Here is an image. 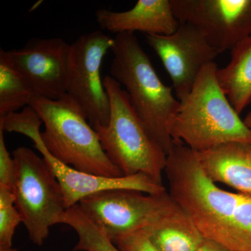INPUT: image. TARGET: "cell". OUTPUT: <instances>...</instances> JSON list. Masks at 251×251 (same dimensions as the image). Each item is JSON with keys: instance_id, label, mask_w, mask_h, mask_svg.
Wrapping results in <instances>:
<instances>
[{"instance_id": "cell-1", "label": "cell", "mask_w": 251, "mask_h": 251, "mask_svg": "<svg viewBox=\"0 0 251 251\" xmlns=\"http://www.w3.org/2000/svg\"><path fill=\"white\" fill-rule=\"evenodd\" d=\"M174 142L165 173L173 200L202 235L231 251H251V194L224 191L206 176L196 153Z\"/></svg>"}, {"instance_id": "cell-2", "label": "cell", "mask_w": 251, "mask_h": 251, "mask_svg": "<svg viewBox=\"0 0 251 251\" xmlns=\"http://www.w3.org/2000/svg\"><path fill=\"white\" fill-rule=\"evenodd\" d=\"M215 62L198 75L191 93L168 122L173 141L202 152L230 142L251 143V132L221 90Z\"/></svg>"}, {"instance_id": "cell-3", "label": "cell", "mask_w": 251, "mask_h": 251, "mask_svg": "<svg viewBox=\"0 0 251 251\" xmlns=\"http://www.w3.org/2000/svg\"><path fill=\"white\" fill-rule=\"evenodd\" d=\"M111 50V76L125 87L149 135L168 156L174 145L168 122L181 102L162 82L134 33L116 34Z\"/></svg>"}, {"instance_id": "cell-4", "label": "cell", "mask_w": 251, "mask_h": 251, "mask_svg": "<svg viewBox=\"0 0 251 251\" xmlns=\"http://www.w3.org/2000/svg\"><path fill=\"white\" fill-rule=\"evenodd\" d=\"M45 129L41 138L59 161L88 174L120 177L125 175L109 159L85 113L67 94L57 100L35 95L30 105Z\"/></svg>"}, {"instance_id": "cell-5", "label": "cell", "mask_w": 251, "mask_h": 251, "mask_svg": "<svg viewBox=\"0 0 251 251\" xmlns=\"http://www.w3.org/2000/svg\"><path fill=\"white\" fill-rule=\"evenodd\" d=\"M110 105L108 125L97 126L104 151L125 176L144 173L163 185L167 155L151 138L125 90L111 75L103 79Z\"/></svg>"}, {"instance_id": "cell-6", "label": "cell", "mask_w": 251, "mask_h": 251, "mask_svg": "<svg viewBox=\"0 0 251 251\" xmlns=\"http://www.w3.org/2000/svg\"><path fill=\"white\" fill-rule=\"evenodd\" d=\"M16 172V202L29 239L44 245L50 228L59 224L67 211L58 180L44 158L31 149L20 147L13 151Z\"/></svg>"}, {"instance_id": "cell-7", "label": "cell", "mask_w": 251, "mask_h": 251, "mask_svg": "<svg viewBox=\"0 0 251 251\" xmlns=\"http://www.w3.org/2000/svg\"><path fill=\"white\" fill-rule=\"evenodd\" d=\"M42 123L37 112L31 106L25 107L21 112L0 117V129L21 133L32 140L34 148L41 153L58 180L67 209L76 205L87 196L108 190H135L149 194H158L166 191L163 185L157 184L144 173L105 177L77 171L64 164L54 158L44 145L40 132Z\"/></svg>"}, {"instance_id": "cell-8", "label": "cell", "mask_w": 251, "mask_h": 251, "mask_svg": "<svg viewBox=\"0 0 251 251\" xmlns=\"http://www.w3.org/2000/svg\"><path fill=\"white\" fill-rule=\"evenodd\" d=\"M77 204L112 243L122 235L156 224L179 206L167 191L149 194L128 189L101 191Z\"/></svg>"}, {"instance_id": "cell-9", "label": "cell", "mask_w": 251, "mask_h": 251, "mask_svg": "<svg viewBox=\"0 0 251 251\" xmlns=\"http://www.w3.org/2000/svg\"><path fill=\"white\" fill-rule=\"evenodd\" d=\"M113 43L114 38L96 30L70 44L67 94L82 109L92 128L105 126L110 120V100L100 77V67Z\"/></svg>"}, {"instance_id": "cell-10", "label": "cell", "mask_w": 251, "mask_h": 251, "mask_svg": "<svg viewBox=\"0 0 251 251\" xmlns=\"http://www.w3.org/2000/svg\"><path fill=\"white\" fill-rule=\"evenodd\" d=\"M176 19L205 38L218 54L251 34V0H171Z\"/></svg>"}, {"instance_id": "cell-11", "label": "cell", "mask_w": 251, "mask_h": 251, "mask_svg": "<svg viewBox=\"0 0 251 251\" xmlns=\"http://www.w3.org/2000/svg\"><path fill=\"white\" fill-rule=\"evenodd\" d=\"M145 36L148 45L158 54L169 74L178 100L184 101L202 69L214 62L219 54L199 30L187 23H179L171 35Z\"/></svg>"}, {"instance_id": "cell-12", "label": "cell", "mask_w": 251, "mask_h": 251, "mask_svg": "<svg viewBox=\"0 0 251 251\" xmlns=\"http://www.w3.org/2000/svg\"><path fill=\"white\" fill-rule=\"evenodd\" d=\"M69 51L70 44L61 38H34L8 53L36 95L57 100L67 94Z\"/></svg>"}, {"instance_id": "cell-13", "label": "cell", "mask_w": 251, "mask_h": 251, "mask_svg": "<svg viewBox=\"0 0 251 251\" xmlns=\"http://www.w3.org/2000/svg\"><path fill=\"white\" fill-rule=\"evenodd\" d=\"M95 16L101 29L116 34L140 31L145 34L171 35L179 26L171 0H139L128 11L98 9Z\"/></svg>"}, {"instance_id": "cell-14", "label": "cell", "mask_w": 251, "mask_h": 251, "mask_svg": "<svg viewBox=\"0 0 251 251\" xmlns=\"http://www.w3.org/2000/svg\"><path fill=\"white\" fill-rule=\"evenodd\" d=\"M195 153L204 174L213 182L251 194V143L230 142Z\"/></svg>"}, {"instance_id": "cell-15", "label": "cell", "mask_w": 251, "mask_h": 251, "mask_svg": "<svg viewBox=\"0 0 251 251\" xmlns=\"http://www.w3.org/2000/svg\"><path fill=\"white\" fill-rule=\"evenodd\" d=\"M220 87L240 115L251 103V34L231 50L226 67L216 71Z\"/></svg>"}, {"instance_id": "cell-16", "label": "cell", "mask_w": 251, "mask_h": 251, "mask_svg": "<svg viewBox=\"0 0 251 251\" xmlns=\"http://www.w3.org/2000/svg\"><path fill=\"white\" fill-rule=\"evenodd\" d=\"M143 231L159 251H196L204 239L179 205Z\"/></svg>"}, {"instance_id": "cell-17", "label": "cell", "mask_w": 251, "mask_h": 251, "mask_svg": "<svg viewBox=\"0 0 251 251\" xmlns=\"http://www.w3.org/2000/svg\"><path fill=\"white\" fill-rule=\"evenodd\" d=\"M35 95L13 64L8 51L0 49V116L29 106Z\"/></svg>"}, {"instance_id": "cell-18", "label": "cell", "mask_w": 251, "mask_h": 251, "mask_svg": "<svg viewBox=\"0 0 251 251\" xmlns=\"http://www.w3.org/2000/svg\"><path fill=\"white\" fill-rule=\"evenodd\" d=\"M61 224L70 226L78 235L74 251H120L103 231L82 212L78 204L67 209Z\"/></svg>"}, {"instance_id": "cell-19", "label": "cell", "mask_w": 251, "mask_h": 251, "mask_svg": "<svg viewBox=\"0 0 251 251\" xmlns=\"http://www.w3.org/2000/svg\"><path fill=\"white\" fill-rule=\"evenodd\" d=\"M15 202L14 191L0 186V249L12 247L16 227L23 223Z\"/></svg>"}, {"instance_id": "cell-20", "label": "cell", "mask_w": 251, "mask_h": 251, "mask_svg": "<svg viewBox=\"0 0 251 251\" xmlns=\"http://www.w3.org/2000/svg\"><path fill=\"white\" fill-rule=\"evenodd\" d=\"M16 186V166L5 144L4 130L0 129V186L14 191Z\"/></svg>"}, {"instance_id": "cell-21", "label": "cell", "mask_w": 251, "mask_h": 251, "mask_svg": "<svg viewBox=\"0 0 251 251\" xmlns=\"http://www.w3.org/2000/svg\"><path fill=\"white\" fill-rule=\"evenodd\" d=\"M113 244L120 251H159L143 230L122 235L115 239Z\"/></svg>"}, {"instance_id": "cell-22", "label": "cell", "mask_w": 251, "mask_h": 251, "mask_svg": "<svg viewBox=\"0 0 251 251\" xmlns=\"http://www.w3.org/2000/svg\"><path fill=\"white\" fill-rule=\"evenodd\" d=\"M196 251H231L227 248L211 239L204 238Z\"/></svg>"}, {"instance_id": "cell-23", "label": "cell", "mask_w": 251, "mask_h": 251, "mask_svg": "<svg viewBox=\"0 0 251 251\" xmlns=\"http://www.w3.org/2000/svg\"><path fill=\"white\" fill-rule=\"evenodd\" d=\"M244 124L247 126V128L251 130V111L247 114V116L244 120Z\"/></svg>"}, {"instance_id": "cell-24", "label": "cell", "mask_w": 251, "mask_h": 251, "mask_svg": "<svg viewBox=\"0 0 251 251\" xmlns=\"http://www.w3.org/2000/svg\"><path fill=\"white\" fill-rule=\"evenodd\" d=\"M0 251H18L17 249L11 248H6V249H0Z\"/></svg>"}]
</instances>
